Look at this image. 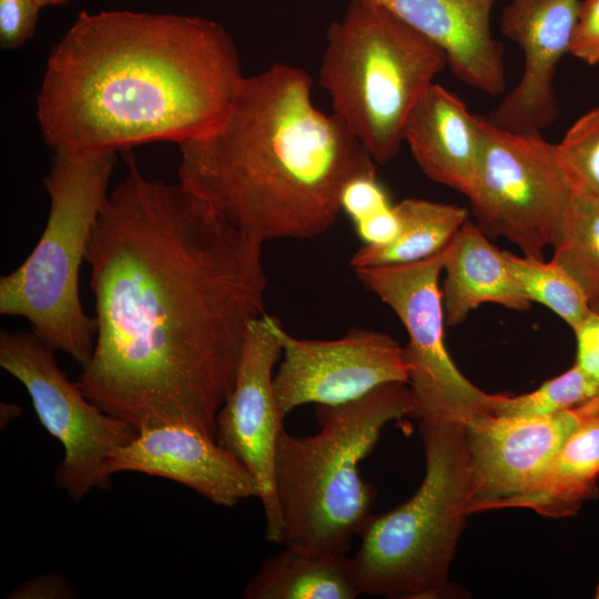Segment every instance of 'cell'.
I'll list each match as a JSON object with an SVG mask.
<instances>
[{"instance_id":"6da1fadb","label":"cell","mask_w":599,"mask_h":599,"mask_svg":"<svg viewBox=\"0 0 599 599\" xmlns=\"http://www.w3.org/2000/svg\"><path fill=\"white\" fill-rule=\"evenodd\" d=\"M85 251L92 356L74 380L138 430L184 424L215 438L250 325L265 314L263 243L126 150Z\"/></svg>"},{"instance_id":"7a4b0ae2","label":"cell","mask_w":599,"mask_h":599,"mask_svg":"<svg viewBox=\"0 0 599 599\" xmlns=\"http://www.w3.org/2000/svg\"><path fill=\"white\" fill-rule=\"evenodd\" d=\"M243 78L235 42L214 20L82 11L49 55L38 122L54 152L180 144L224 120Z\"/></svg>"},{"instance_id":"3957f363","label":"cell","mask_w":599,"mask_h":599,"mask_svg":"<svg viewBox=\"0 0 599 599\" xmlns=\"http://www.w3.org/2000/svg\"><path fill=\"white\" fill-rule=\"evenodd\" d=\"M312 84L284 63L244 77L224 120L177 144L179 182L262 243L325 233L345 184L376 170L345 124L315 106Z\"/></svg>"},{"instance_id":"277c9868","label":"cell","mask_w":599,"mask_h":599,"mask_svg":"<svg viewBox=\"0 0 599 599\" xmlns=\"http://www.w3.org/2000/svg\"><path fill=\"white\" fill-rule=\"evenodd\" d=\"M408 384L387 383L339 405H315L317 433L283 430L275 454V488L283 544L308 554L345 555L376 499L361 474L385 426L413 416Z\"/></svg>"},{"instance_id":"5b68a950","label":"cell","mask_w":599,"mask_h":599,"mask_svg":"<svg viewBox=\"0 0 599 599\" xmlns=\"http://www.w3.org/2000/svg\"><path fill=\"white\" fill-rule=\"evenodd\" d=\"M425 476L416 493L392 510L373 515L351 558L361 595L436 599L454 595L448 581L474 497L465 424L418 420Z\"/></svg>"},{"instance_id":"8992f818","label":"cell","mask_w":599,"mask_h":599,"mask_svg":"<svg viewBox=\"0 0 599 599\" xmlns=\"http://www.w3.org/2000/svg\"><path fill=\"white\" fill-rule=\"evenodd\" d=\"M447 67L445 53L372 0H349L326 31L319 84L376 164L399 152L406 120Z\"/></svg>"},{"instance_id":"52a82bcc","label":"cell","mask_w":599,"mask_h":599,"mask_svg":"<svg viewBox=\"0 0 599 599\" xmlns=\"http://www.w3.org/2000/svg\"><path fill=\"white\" fill-rule=\"evenodd\" d=\"M116 151H55L43 183L50 211L26 261L0 278V313L27 319L31 332L81 368L93 353L97 321L79 295L80 266L109 196Z\"/></svg>"},{"instance_id":"ba28073f","label":"cell","mask_w":599,"mask_h":599,"mask_svg":"<svg viewBox=\"0 0 599 599\" xmlns=\"http://www.w3.org/2000/svg\"><path fill=\"white\" fill-rule=\"evenodd\" d=\"M484 118V151L467 196L478 227L544 260L560 237L571 184L556 144L537 133L500 129Z\"/></svg>"},{"instance_id":"9c48e42d","label":"cell","mask_w":599,"mask_h":599,"mask_svg":"<svg viewBox=\"0 0 599 599\" xmlns=\"http://www.w3.org/2000/svg\"><path fill=\"white\" fill-rule=\"evenodd\" d=\"M446 246L412 263L356 268L361 283L388 305L409 341L404 347L414 418L454 420L495 414L500 394H488L456 367L445 344V313L439 275Z\"/></svg>"},{"instance_id":"30bf717a","label":"cell","mask_w":599,"mask_h":599,"mask_svg":"<svg viewBox=\"0 0 599 599\" xmlns=\"http://www.w3.org/2000/svg\"><path fill=\"white\" fill-rule=\"evenodd\" d=\"M53 353L32 332H0V366L24 386L41 425L62 445L54 481L78 501L109 486V457L130 443L138 429L88 399Z\"/></svg>"},{"instance_id":"8fae6325","label":"cell","mask_w":599,"mask_h":599,"mask_svg":"<svg viewBox=\"0 0 599 599\" xmlns=\"http://www.w3.org/2000/svg\"><path fill=\"white\" fill-rule=\"evenodd\" d=\"M282 362L273 376L281 417L304 404L339 405L387 383L408 384L409 369L390 335L353 327L336 339L296 338L281 322Z\"/></svg>"},{"instance_id":"7c38bea8","label":"cell","mask_w":599,"mask_h":599,"mask_svg":"<svg viewBox=\"0 0 599 599\" xmlns=\"http://www.w3.org/2000/svg\"><path fill=\"white\" fill-rule=\"evenodd\" d=\"M280 321L266 313L248 327L234 387L216 418V441L251 474L261 500L266 537L283 544L275 488V454L283 430L273 389V369L282 357Z\"/></svg>"},{"instance_id":"4fadbf2b","label":"cell","mask_w":599,"mask_h":599,"mask_svg":"<svg viewBox=\"0 0 599 599\" xmlns=\"http://www.w3.org/2000/svg\"><path fill=\"white\" fill-rule=\"evenodd\" d=\"M581 0H510L500 17L501 33L518 44L525 67L518 84L486 116L504 130L537 133L560 113L556 69L569 52Z\"/></svg>"},{"instance_id":"5bb4252c","label":"cell","mask_w":599,"mask_h":599,"mask_svg":"<svg viewBox=\"0 0 599 599\" xmlns=\"http://www.w3.org/2000/svg\"><path fill=\"white\" fill-rule=\"evenodd\" d=\"M579 423L573 409L546 416L483 414L468 420L466 450L474 486L469 506L528 489Z\"/></svg>"},{"instance_id":"9a60e30c","label":"cell","mask_w":599,"mask_h":599,"mask_svg":"<svg viewBox=\"0 0 599 599\" xmlns=\"http://www.w3.org/2000/svg\"><path fill=\"white\" fill-rule=\"evenodd\" d=\"M124 471L176 481L222 507L258 497L253 477L230 451L215 438L184 424L139 429L106 461L105 475L110 479Z\"/></svg>"},{"instance_id":"2e32d148","label":"cell","mask_w":599,"mask_h":599,"mask_svg":"<svg viewBox=\"0 0 599 599\" xmlns=\"http://www.w3.org/2000/svg\"><path fill=\"white\" fill-rule=\"evenodd\" d=\"M399 17L446 55L456 78L485 94L506 87L504 48L491 34L496 0H372Z\"/></svg>"},{"instance_id":"e0dca14e","label":"cell","mask_w":599,"mask_h":599,"mask_svg":"<svg viewBox=\"0 0 599 599\" xmlns=\"http://www.w3.org/2000/svg\"><path fill=\"white\" fill-rule=\"evenodd\" d=\"M403 138L426 176L469 195L483 158V116L473 115L461 99L432 83L410 111Z\"/></svg>"},{"instance_id":"ac0fdd59","label":"cell","mask_w":599,"mask_h":599,"mask_svg":"<svg viewBox=\"0 0 599 599\" xmlns=\"http://www.w3.org/2000/svg\"><path fill=\"white\" fill-rule=\"evenodd\" d=\"M441 287L445 324L456 326L484 303L526 311L527 297L497 248L475 222L466 221L446 245Z\"/></svg>"},{"instance_id":"d6986e66","label":"cell","mask_w":599,"mask_h":599,"mask_svg":"<svg viewBox=\"0 0 599 599\" xmlns=\"http://www.w3.org/2000/svg\"><path fill=\"white\" fill-rule=\"evenodd\" d=\"M599 479V417L580 419L539 478L525 491L468 507V514L526 508L550 518L578 514L595 498Z\"/></svg>"},{"instance_id":"ffe728a7","label":"cell","mask_w":599,"mask_h":599,"mask_svg":"<svg viewBox=\"0 0 599 599\" xmlns=\"http://www.w3.org/2000/svg\"><path fill=\"white\" fill-rule=\"evenodd\" d=\"M361 596L351 558L285 547L246 582L244 599H354Z\"/></svg>"},{"instance_id":"44dd1931","label":"cell","mask_w":599,"mask_h":599,"mask_svg":"<svg viewBox=\"0 0 599 599\" xmlns=\"http://www.w3.org/2000/svg\"><path fill=\"white\" fill-rule=\"evenodd\" d=\"M394 207L398 234L386 244L361 246L349 261L354 270L427 258L443 250L467 221V210L454 204L408 197Z\"/></svg>"},{"instance_id":"7402d4cb","label":"cell","mask_w":599,"mask_h":599,"mask_svg":"<svg viewBox=\"0 0 599 599\" xmlns=\"http://www.w3.org/2000/svg\"><path fill=\"white\" fill-rule=\"evenodd\" d=\"M571 187L551 260L579 283L591 305L599 302V200L573 184Z\"/></svg>"},{"instance_id":"603a6c76","label":"cell","mask_w":599,"mask_h":599,"mask_svg":"<svg viewBox=\"0 0 599 599\" xmlns=\"http://www.w3.org/2000/svg\"><path fill=\"white\" fill-rule=\"evenodd\" d=\"M505 252L514 276L531 302L545 305L571 328L591 311L582 287L558 263Z\"/></svg>"},{"instance_id":"cb8c5ba5","label":"cell","mask_w":599,"mask_h":599,"mask_svg":"<svg viewBox=\"0 0 599 599\" xmlns=\"http://www.w3.org/2000/svg\"><path fill=\"white\" fill-rule=\"evenodd\" d=\"M598 386L573 364L561 375L546 380L531 393L500 394L495 414L502 416H546L578 407L591 398Z\"/></svg>"},{"instance_id":"d4e9b609","label":"cell","mask_w":599,"mask_h":599,"mask_svg":"<svg viewBox=\"0 0 599 599\" xmlns=\"http://www.w3.org/2000/svg\"><path fill=\"white\" fill-rule=\"evenodd\" d=\"M556 148L570 183L599 200V108L580 116Z\"/></svg>"},{"instance_id":"484cf974","label":"cell","mask_w":599,"mask_h":599,"mask_svg":"<svg viewBox=\"0 0 599 599\" xmlns=\"http://www.w3.org/2000/svg\"><path fill=\"white\" fill-rule=\"evenodd\" d=\"M339 203L341 210L353 222L390 205L386 191L376 177V170L352 177L342 190Z\"/></svg>"},{"instance_id":"4316f807","label":"cell","mask_w":599,"mask_h":599,"mask_svg":"<svg viewBox=\"0 0 599 599\" xmlns=\"http://www.w3.org/2000/svg\"><path fill=\"white\" fill-rule=\"evenodd\" d=\"M40 9L33 0H0L2 49H19L32 38Z\"/></svg>"},{"instance_id":"83f0119b","label":"cell","mask_w":599,"mask_h":599,"mask_svg":"<svg viewBox=\"0 0 599 599\" xmlns=\"http://www.w3.org/2000/svg\"><path fill=\"white\" fill-rule=\"evenodd\" d=\"M569 52L589 65L599 63V0H583Z\"/></svg>"},{"instance_id":"f1b7e54d","label":"cell","mask_w":599,"mask_h":599,"mask_svg":"<svg viewBox=\"0 0 599 599\" xmlns=\"http://www.w3.org/2000/svg\"><path fill=\"white\" fill-rule=\"evenodd\" d=\"M576 337V365L599 387V313L590 311L572 328Z\"/></svg>"},{"instance_id":"f546056e","label":"cell","mask_w":599,"mask_h":599,"mask_svg":"<svg viewBox=\"0 0 599 599\" xmlns=\"http://www.w3.org/2000/svg\"><path fill=\"white\" fill-rule=\"evenodd\" d=\"M77 592L69 580L57 573L33 577L14 587L7 598L11 599H65Z\"/></svg>"},{"instance_id":"4dcf8cb0","label":"cell","mask_w":599,"mask_h":599,"mask_svg":"<svg viewBox=\"0 0 599 599\" xmlns=\"http://www.w3.org/2000/svg\"><path fill=\"white\" fill-rule=\"evenodd\" d=\"M364 245H382L393 241L399 232V220L394 205L354 222Z\"/></svg>"},{"instance_id":"1f68e13d","label":"cell","mask_w":599,"mask_h":599,"mask_svg":"<svg viewBox=\"0 0 599 599\" xmlns=\"http://www.w3.org/2000/svg\"><path fill=\"white\" fill-rule=\"evenodd\" d=\"M572 409L580 419L599 417V388L591 398Z\"/></svg>"},{"instance_id":"d6a6232c","label":"cell","mask_w":599,"mask_h":599,"mask_svg":"<svg viewBox=\"0 0 599 599\" xmlns=\"http://www.w3.org/2000/svg\"><path fill=\"white\" fill-rule=\"evenodd\" d=\"M22 413L21 408L13 404H1L0 408V425L6 426L11 420L18 418Z\"/></svg>"},{"instance_id":"836d02e7","label":"cell","mask_w":599,"mask_h":599,"mask_svg":"<svg viewBox=\"0 0 599 599\" xmlns=\"http://www.w3.org/2000/svg\"><path fill=\"white\" fill-rule=\"evenodd\" d=\"M40 8L48 6H60L67 3L69 0H33Z\"/></svg>"},{"instance_id":"e575fe53","label":"cell","mask_w":599,"mask_h":599,"mask_svg":"<svg viewBox=\"0 0 599 599\" xmlns=\"http://www.w3.org/2000/svg\"><path fill=\"white\" fill-rule=\"evenodd\" d=\"M590 307L592 311L599 313V302L591 304Z\"/></svg>"},{"instance_id":"d590c367","label":"cell","mask_w":599,"mask_h":599,"mask_svg":"<svg viewBox=\"0 0 599 599\" xmlns=\"http://www.w3.org/2000/svg\"><path fill=\"white\" fill-rule=\"evenodd\" d=\"M595 598L599 599V582H598L596 591H595Z\"/></svg>"}]
</instances>
